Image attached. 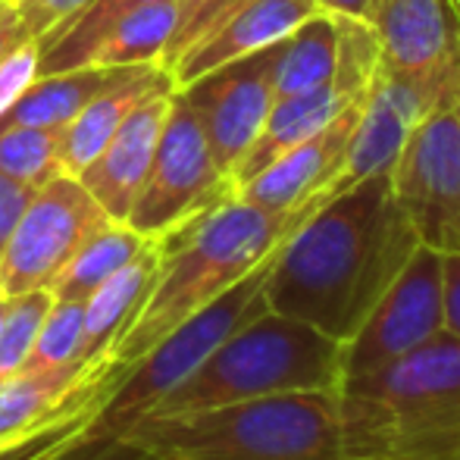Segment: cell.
Listing matches in <instances>:
<instances>
[{"label": "cell", "mask_w": 460, "mask_h": 460, "mask_svg": "<svg viewBox=\"0 0 460 460\" xmlns=\"http://www.w3.org/2000/svg\"><path fill=\"white\" fill-rule=\"evenodd\" d=\"M417 248L392 172H376L323 200L285 235L270 257L263 297L273 314L345 345Z\"/></svg>", "instance_id": "cell-1"}, {"label": "cell", "mask_w": 460, "mask_h": 460, "mask_svg": "<svg viewBox=\"0 0 460 460\" xmlns=\"http://www.w3.org/2000/svg\"><path fill=\"white\" fill-rule=\"evenodd\" d=\"M307 217L304 210L273 213L242 198H229L185 226L154 238L160 248V273L138 316L110 348L113 373L132 367L170 329L242 282L285 242Z\"/></svg>", "instance_id": "cell-2"}, {"label": "cell", "mask_w": 460, "mask_h": 460, "mask_svg": "<svg viewBox=\"0 0 460 460\" xmlns=\"http://www.w3.org/2000/svg\"><path fill=\"white\" fill-rule=\"evenodd\" d=\"M113 448L135 460H348L339 392H291L141 417Z\"/></svg>", "instance_id": "cell-3"}, {"label": "cell", "mask_w": 460, "mask_h": 460, "mask_svg": "<svg viewBox=\"0 0 460 460\" xmlns=\"http://www.w3.org/2000/svg\"><path fill=\"white\" fill-rule=\"evenodd\" d=\"M348 460L460 448V339L438 332L339 388Z\"/></svg>", "instance_id": "cell-4"}, {"label": "cell", "mask_w": 460, "mask_h": 460, "mask_svg": "<svg viewBox=\"0 0 460 460\" xmlns=\"http://www.w3.org/2000/svg\"><path fill=\"white\" fill-rule=\"evenodd\" d=\"M345 345L310 323L263 310L229 335L147 417L191 413L291 392H339Z\"/></svg>", "instance_id": "cell-5"}, {"label": "cell", "mask_w": 460, "mask_h": 460, "mask_svg": "<svg viewBox=\"0 0 460 460\" xmlns=\"http://www.w3.org/2000/svg\"><path fill=\"white\" fill-rule=\"evenodd\" d=\"M273 257V254H270ZM270 257L257 270H251L242 282L213 297L207 307L191 314L176 329L164 335L147 354H141L132 367H126L97 407L88 438L101 448H113V442L154 411L179 382H185L235 329L261 316L267 307L263 282H267Z\"/></svg>", "instance_id": "cell-6"}, {"label": "cell", "mask_w": 460, "mask_h": 460, "mask_svg": "<svg viewBox=\"0 0 460 460\" xmlns=\"http://www.w3.org/2000/svg\"><path fill=\"white\" fill-rule=\"evenodd\" d=\"M229 198H235V185L217 166L198 116L176 92L151 172L126 223L138 235L160 238Z\"/></svg>", "instance_id": "cell-7"}, {"label": "cell", "mask_w": 460, "mask_h": 460, "mask_svg": "<svg viewBox=\"0 0 460 460\" xmlns=\"http://www.w3.org/2000/svg\"><path fill=\"white\" fill-rule=\"evenodd\" d=\"M392 191L420 244L460 254V92L411 132L392 166Z\"/></svg>", "instance_id": "cell-8"}, {"label": "cell", "mask_w": 460, "mask_h": 460, "mask_svg": "<svg viewBox=\"0 0 460 460\" xmlns=\"http://www.w3.org/2000/svg\"><path fill=\"white\" fill-rule=\"evenodd\" d=\"M110 217L75 176H57L31 191L0 257V297L48 291L73 254Z\"/></svg>", "instance_id": "cell-9"}, {"label": "cell", "mask_w": 460, "mask_h": 460, "mask_svg": "<svg viewBox=\"0 0 460 460\" xmlns=\"http://www.w3.org/2000/svg\"><path fill=\"white\" fill-rule=\"evenodd\" d=\"M445 329V270L442 254L420 244L394 282L382 291L360 329L345 341V379L376 373L404 358Z\"/></svg>", "instance_id": "cell-10"}, {"label": "cell", "mask_w": 460, "mask_h": 460, "mask_svg": "<svg viewBox=\"0 0 460 460\" xmlns=\"http://www.w3.org/2000/svg\"><path fill=\"white\" fill-rule=\"evenodd\" d=\"M457 92L460 75L455 79H404V75L385 73L379 66L367 97L360 101V116L351 145H348L345 164L320 194L316 207L376 172H392L394 160L401 157L407 138L423 122V116Z\"/></svg>", "instance_id": "cell-11"}, {"label": "cell", "mask_w": 460, "mask_h": 460, "mask_svg": "<svg viewBox=\"0 0 460 460\" xmlns=\"http://www.w3.org/2000/svg\"><path fill=\"white\" fill-rule=\"evenodd\" d=\"M194 110L217 166L232 179L273 107V48L242 57L176 88Z\"/></svg>", "instance_id": "cell-12"}, {"label": "cell", "mask_w": 460, "mask_h": 460, "mask_svg": "<svg viewBox=\"0 0 460 460\" xmlns=\"http://www.w3.org/2000/svg\"><path fill=\"white\" fill-rule=\"evenodd\" d=\"M369 25L385 73L404 79L460 75V10L455 0H379Z\"/></svg>", "instance_id": "cell-13"}, {"label": "cell", "mask_w": 460, "mask_h": 460, "mask_svg": "<svg viewBox=\"0 0 460 460\" xmlns=\"http://www.w3.org/2000/svg\"><path fill=\"white\" fill-rule=\"evenodd\" d=\"M358 116L360 103L348 107L326 128L310 135L307 141L295 145L291 151H285L270 166H263L254 179L238 185L235 198L273 213H310L316 207V200H320V194L329 188V182L339 176L341 164H345Z\"/></svg>", "instance_id": "cell-14"}, {"label": "cell", "mask_w": 460, "mask_h": 460, "mask_svg": "<svg viewBox=\"0 0 460 460\" xmlns=\"http://www.w3.org/2000/svg\"><path fill=\"white\" fill-rule=\"evenodd\" d=\"M172 94L176 88L141 101L128 113V119L116 128L113 138L103 145V151L75 176L113 223H126L128 210L151 172L154 154H157L160 135H164L166 116L172 107Z\"/></svg>", "instance_id": "cell-15"}, {"label": "cell", "mask_w": 460, "mask_h": 460, "mask_svg": "<svg viewBox=\"0 0 460 460\" xmlns=\"http://www.w3.org/2000/svg\"><path fill=\"white\" fill-rule=\"evenodd\" d=\"M116 379L119 373L103 360H75L54 369H22L0 382V445L29 436L63 413L101 398L116 385Z\"/></svg>", "instance_id": "cell-16"}, {"label": "cell", "mask_w": 460, "mask_h": 460, "mask_svg": "<svg viewBox=\"0 0 460 460\" xmlns=\"http://www.w3.org/2000/svg\"><path fill=\"white\" fill-rule=\"evenodd\" d=\"M316 13H323L316 0H248L204 41L194 44L182 60H176V66L170 69L172 82L182 88L210 69L276 48Z\"/></svg>", "instance_id": "cell-17"}, {"label": "cell", "mask_w": 460, "mask_h": 460, "mask_svg": "<svg viewBox=\"0 0 460 460\" xmlns=\"http://www.w3.org/2000/svg\"><path fill=\"white\" fill-rule=\"evenodd\" d=\"M364 97L348 92L339 79L326 82V85L314 88V92L279 97L273 101L263 122L261 135L254 138V145L248 147L238 166L232 170V185H244L248 179H254L263 166H270L276 157H282L285 151H291L295 145L307 141L310 135H316L320 128H326L335 116H341L348 107H358Z\"/></svg>", "instance_id": "cell-18"}, {"label": "cell", "mask_w": 460, "mask_h": 460, "mask_svg": "<svg viewBox=\"0 0 460 460\" xmlns=\"http://www.w3.org/2000/svg\"><path fill=\"white\" fill-rule=\"evenodd\" d=\"M145 66H75L63 73L38 75L19 101L0 116V128L6 126H41L66 128L97 94L126 82Z\"/></svg>", "instance_id": "cell-19"}, {"label": "cell", "mask_w": 460, "mask_h": 460, "mask_svg": "<svg viewBox=\"0 0 460 460\" xmlns=\"http://www.w3.org/2000/svg\"><path fill=\"white\" fill-rule=\"evenodd\" d=\"M170 88H176V82H172V75L164 66H145L135 75H128L126 82L97 94L63 128V170H66V176H79L92 164L141 101H147L151 94L170 92Z\"/></svg>", "instance_id": "cell-20"}, {"label": "cell", "mask_w": 460, "mask_h": 460, "mask_svg": "<svg viewBox=\"0 0 460 460\" xmlns=\"http://www.w3.org/2000/svg\"><path fill=\"white\" fill-rule=\"evenodd\" d=\"M160 273V248L147 242L126 267H119L101 288L85 301V360L107 364L110 348L116 345L128 323L138 316ZM110 367V364H107Z\"/></svg>", "instance_id": "cell-21"}, {"label": "cell", "mask_w": 460, "mask_h": 460, "mask_svg": "<svg viewBox=\"0 0 460 460\" xmlns=\"http://www.w3.org/2000/svg\"><path fill=\"white\" fill-rule=\"evenodd\" d=\"M339 69V22L316 13L273 48V94L291 97L314 92L335 79Z\"/></svg>", "instance_id": "cell-22"}, {"label": "cell", "mask_w": 460, "mask_h": 460, "mask_svg": "<svg viewBox=\"0 0 460 460\" xmlns=\"http://www.w3.org/2000/svg\"><path fill=\"white\" fill-rule=\"evenodd\" d=\"M176 0L151 4L116 19L94 41L82 66H160L170 35L176 29Z\"/></svg>", "instance_id": "cell-23"}, {"label": "cell", "mask_w": 460, "mask_h": 460, "mask_svg": "<svg viewBox=\"0 0 460 460\" xmlns=\"http://www.w3.org/2000/svg\"><path fill=\"white\" fill-rule=\"evenodd\" d=\"M151 238L138 235L128 223H113L94 232L85 244L73 254V261L57 273L50 282V297L54 301H75L85 304L88 297L107 282L119 267H126Z\"/></svg>", "instance_id": "cell-24"}, {"label": "cell", "mask_w": 460, "mask_h": 460, "mask_svg": "<svg viewBox=\"0 0 460 460\" xmlns=\"http://www.w3.org/2000/svg\"><path fill=\"white\" fill-rule=\"evenodd\" d=\"M151 4H166V0H94L92 6L79 13L73 22L57 29L38 44V75L63 73V69L82 66L85 54L94 48V41L116 22V19L128 16V13L141 10Z\"/></svg>", "instance_id": "cell-25"}, {"label": "cell", "mask_w": 460, "mask_h": 460, "mask_svg": "<svg viewBox=\"0 0 460 460\" xmlns=\"http://www.w3.org/2000/svg\"><path fill=\"white\" fill-rule=\"evenodd\" d=\"M0 172L38 191L63 176V128L6 126L0 128Z\"/></svg>", "instance_id": "cell-26"}, {"label": "cell", "mask_w": 460, "mask_h": 460, "mask_svg": "<svg viewBox=\"0 0 460 460\" xmlns=\"http://www.w3.org/2000/svg\"><path fill=\"white\" fill-rule=\"evenodd\" d=\"M103 398H107V394H101V398L63 413L60 420L29 432V436L4 442L0 445V460H60V457L73 455V451L85 448V445H92L88 429H92V420Z\"/></svg>", "instance_id": "cell-27"}, {"label": "cell", "mask_w": 460, "mask_h": 460, "mask_svg": "<svg viewBox=\"0 0 460 460\" xmlns=\"http://www.w3.org/2000/svg\"><path fill=\"white\" fill-rule=\"evenodd\" d=\"M75 360H85V304L50 301L25 369H54Z\"/></svg>", "instance_id": "cell-28"}, {"label": "cell", "mask_w": 460, "mask_h": 460, "mask_svg": "<svg viewBox=\"0 0 460 460\" xmlns=\"http://www.w3.org/2000/svg\"><path fill=\"white\" fill-rule=\"evenodd\" d=\"M50 301H54L50 291L6 297V314L0 323V382L19 376L29 364L31 345H35V335L41 329Z\"/></svg>", "instance_id": "cell-29"}, {"label": "cell", "mask_w": 460, "mask_h": 460, "mask_svg": "<svg viewBox=\"0 0 460 460\" xmlns=\"http://www.w3.org/2000/svg\"><path fill=\"white\" fill-rule=\"evenodd\" d=\"M244 4H248V0H176V6H179L176 29H172L160 66L170 73V69L176 66V60H182L194 44L204 41L213 29H219V25Z\"/></svg>", "instance_id": "cell-30"}, {"label": "cell", "mask_w": 460, "mask_h": 460, "mask_svg": "<svg viewBox=\"0 0 460 460\" xmlns=\"http://www.w3.org/2000/svg\"><path fill=\"white\" fill-rule=\"evenodd\" d=\"M92 4L94 0H13L19 19H22V25L38 44L48 35H54L57 29H63L66 22H73Z\"/></svg>", "instance_id": "cell-31"}, {"label": "cell", "mask_w": 460, "mask_h": 460, "mask_svg": "<svg viewBox=\"0 0 460 460\" xmlns=\"http://www.w3.org/2000/svg\"><path fill=\"white\" fill-rule=\"evenodd\" d=\"M38 79V41L22 44L0 63V116Z\"/></svg>", "instance_id": "cell-32"}, {"label": "cell", "mask_w": 460, "mask_h": 460, "mask_svg": "<svg viewBox=\"0 0 460 460\" xmlns=\"http://www.w3.org/2000/svg\"><path fill=\"white\" fill-rule=\"evenodd\" d=\"M29 198H31V188L13 182L10 176L0 172V257H4V248H6V242H10V232H13V226H16L22 207L29 204Z\"/></svg>", "instance_id": "cell-33"}, {"label": "cell", "mask_w": 460, "mask_h": 460, "mask_svg": "<svg viewBox=\"0 0 460 460\" xmlns=\"http://www.w3.org/2000/svg\"><path fill=\"white\" fill-rule=\"evenodd\" d=\"M445 270V332L460 339V254H442Z\"/></svg>", "instance_id": "cell-34"}, {"label": "cell", "mask_w": 460, "mask_h": 460, "mask_svg": "<svg viewBox=\"0 0 460 460\" xmlns=\"http://www.w3.org/2000/svg\"><path fill=\"white\" fill-rule=\"evenodd\" d=\"M29 41H35V38H31L29 29L22 25L16 6L6 4V0H0V63H4L13 50H19Z\"/></svg>", "instance_id": "cell-35"}, {"label": "cell", "mask_w": 460, "mask_h": 460, "mask_svg": "<svg viewBox=\"0 0 460 460\" xmlns=\"http://www.w3.org/2000/svg\"><path fill=\"white\" fill-rule=\"evenodd\" d=\"M376 4H379V0H316V6H320L323 13H329V16L360 19V22H369Z\"/></svg>", "instance_id": "cell-36"}, {"label": "cell", "mask_w": 460, "mask_h": 460, "mask_svg": "<svg viewBox=\"0 0 460 460\" xmlns=\"http://www.w3.org/2000/svg\"><path fill=\"white\" fill-rule=\"evenodd\" d=\"M367 460H460V448H448V451H404V455L367 457Z\"/></svg>", "instance_id": "cell-37"}, {"label": "cell", "mask_w": 460, "mask_h": 460, "mask_svg": "<svg viewBox=\"0 0 460 460\" xmlns=\"http://www.w3.org/2000/svg\"><path fill=\"white\" fill-rule=\"evenodd\" d=\"M4 314H6V297H0V323H4Z\"/></svg>", "instance_id": "cell-38"}, {"label": "cell", "mask_w": 460, "mask_h": 460, "mask_svg": "<svg viewBox=\"0 0 460 460\" xmlns=\"http://www.w3.org/2000/svg\"><path fill=\"white\" fill-rule=\"evenodd\" d=\"M92 445H94V442H92ZM79 451H82V448H79ZM73 455H75V451H73ZM73 455H66V457H60V460H69V457H73Z\"/></svg>", "instance_id": "cell-39"}, {"label": "cell", "mask_w": 460, "mask_h": 460, "mask_svg": "<svg viewBox=\"0 0 460 460\" xmlns=\"http://www.w3.org/2000/svg\"><path fill=\"white\" fill-rule=\"evenodd\" d=\"M85 448H88V445H85ZM85 448H82V451H85ZM75 455H79V451H75ZM75 455H73V457H69V460H75Z\"/></svg>", "instance_id": "cell-40"}, {"label": "cell", "mask_w": 460, "mask_h": 460, "mask_svg": "<svg viewBox=\"0 0 460 460\" xmlns=\"http://www.w3.org/2000/svg\"><path fill=\"white\" fill-rule=\"evenodd\" d=\"M455 6H457V10H460V0H455Z\"/></svg>", "instance_id": "cell-41"}, {"label": "cell", "mask_w": 460, "mask_h": 460, "mask_svg": "<svg viewBox=\"0 0 460 460\" xmlns=\"http://www.w3.org/2000/svg\"><path fill=\"white\" fill-rule=\"evenodd\" d=\"M6 4H13V0H6Z\"/></svg>", "instance_id": "cell-42"}]
</instances>
